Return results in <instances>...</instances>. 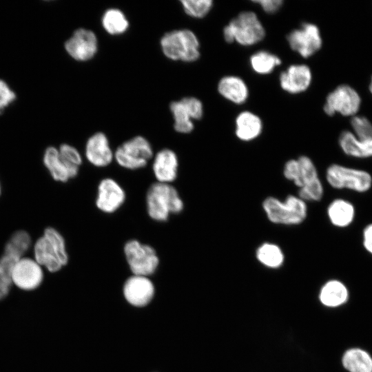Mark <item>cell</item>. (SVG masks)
<instances>
[{"instance_id":"obj_12","label":"cell","mask_w":372,"mask_h":372,"mask_svg":"<svg viewBox=\"0 0 372 372\" xmlns=\"http://www.w3.org/2000/svg\"><path fill=\"white\" fill-rule=\"evenodd\" d=\"M297 159L300 167L298 196L305 202L320 201L324 195V187L315 164L309 157L304 155Z\"/></svg>"},{"instance_id":"obj_28","label":"cell","mask_w":372,"mask_h":372,"mask_svg":"<svg viewBox=\"0 0 372 372\" xmlns=\"http://www.w3.org/2000/svg\"><path fill=\"white\" fill-rule=\"evenodd\" d=\"M256 257L260 263L271 269L280 267L285 260L282 249L272 242L261 244L256 249Z\"/></svg>"},{"instance_id":"obj_42","label":"cell","mask_w":372,"mask_h":372,"mask_svg":"<svg viewBox=\"0 0 372 372\" xmlns=\"http://www.w3.org/2000/svg\"><path fill=\"white\" fill-rule=\"evenodd\" d=\"M43 286H44V285H43ZM44 287H45V286H44ZM45 288H46V287H45ZM46 289H47V288H46ZM47 290H48V289H47ZM49 293H50V291H49ZM50 295H51V294H50ZM52 299H53V298H52ZM53 301H54V299H53ZM54 304H55V306H56L55 302H54Z\"/></svg>"},{"instance_id":"obj_36","label":"cell","mask_w":372,"mask_h":372,"mask_svg":"<svg viewBox=\"0 0 372 372\" xmlns=\"http://www.w3.org/2000/svg\"><path fill=\"white\" fill-rule=\"evenodd\" d=\"M17 99L16 92L3 79H0V114Z\"/></svg>"},{"instance_id":"obj_9","label":"cell","mask_w":372,"mask_h":372,"mask_svg":"<svg viewBox=\"0 0 372 372\" xmlns=\"http://www.w3.org/2000/svg\"><path fill=\"white\" fill-rule=\"evenodd\" d=\"M45 276V269L33 257L27 256L15 262L11 272L13 287L26 292L39 289L43 284Z\"/></svg>"},{"instance_id":"obj_17","label":"cell","mask_w":372,"mask_h":372,"mask_svg":"<svg viewBox=\"0 0 372 372\" xmlns=\"http://www.w3.org/2000/svg\"><path fill=\"white\" fill-rule=\"evenodd\" d=\"M123 294L126 300L135 307L147 304L154 295V286L147 276L133 275L123 285Z\"/></svg>"},{"instance_id":"obj_35","label":"cell","mask_w":372,"mask_h":372,"mask_svg":"<svg viewBox=\"0 0 372 372\" xmlns=\"http://www.w3.org/2000/svg\"><path fill=\"white\" fill-rule=\"evenodd\" d=\"M189 113L193 121L202 118L204 114V107L202 101L194 96H186L180 99Z\"/></svg>"},{"instance_id":"obj_5","label":"cell","mask_w":372,"mask_h":372,"mask_svg":"<svg viewBox=\"0 0 372 372\" xmlns=\"http://www.w3.org/2000/svg\"><path fill=\"white\" fill-rule=\"evenodd\" d=\"M262 207L268 220L276 225H300L308 213L307 202L294 195H288L282 201L273 196L267 197Z\"/></svg>"},{"instance_id":"obj_20","label":"cell","mask_w":372,"mask_h":372,"mask_svg":"<svg viewBox=\"0 0 372 372\" xmlns=\"http://www.w3.org/2000/svg\"><path fill=\"white\" fill-rule=\"evenodd\" d=\"M217 90L224 99L236 105L245 103L249 98V87L246 82L238 76L222 77L218 83Z\"/></svg>"},{"instance_id":"obj_30","label":"cell","mask_w":372,"mask_h":372,"mask_svg":"<svg viewBox=\"0 0 372 372\" xmlns=\"http://www.w3.org/2000/svg\"><path fill=\"white\" fill-rule=\"evenodd\" d=\"M32 240L30 234L25 230L14 231L6 243L3 251L21 258L32 247Z\"/></svg>"},{"instance_id":"obj_19","label":"cell","mask_w":372,"mask_h":372,"mask_svg":"<svg viewBox=\"0 0 372 372\" xmlns=\"http://www.w3.org/2000/svg\"><path fill=\"white\" fill-rule=\"evenodd\" d=\"M178 159L171 149L163 148L154 156L152 171L158 183L170 184L178 176Z\"/></svg>"},{"instance_id":"obj_10","label":"cell","mask_w":372,"mask_h":372,"mask_svg":"<svg viewBox=\"0 0 372 372\" xmlns=\"http://www.w3.org/2000/svg\"><path fill=\"white\" fill-rule=\"evenodd\" d=\"M287 41L293 51L305 59L314 55L322 45L320 29L316 24L309 22L303 23L289 32Z\"/></svg>"},{"instance_id":"obj_21","label":"cell","mask_w":372,"mask_h":372,"mask_svg":"<svg viewBox=\"0 0 372 372\" xmlns=\"http://www.w3.org/2000/svg\"><path fill=\"white\" fill-rule=\"evenodd\" d=\"M262 129L263 123L260 117L251 111H242L236 118L235 134L242 141L255 140L261 134Z\"/></svg>"},{"instance_id":"obj_34","label":"cell","mask_w":372,"mask_h":372,"mask_svg":"<svg viewBox=\"0 0 372 372\" xmlns=\"http://www.w3.org/2000/svg\"><path fill=\"white\" fill-rule=\"evenodd\" d=\"M61 158L68 164L79 167L83 158L79 150L68 143H62L58 147Z\"/></svg>"},{"instance_id":"obj_18","label":"cell","mask_w":372,"mask_h":372,"mask_svg":"<svg viewBox=\"0 0 372 372\" xmlns=\"http://www.w3.org/2000/svg\"><path fill=\"white\" fill-rule=\"evenodd\" d=\"M42 160L45 167L55 181L66 183L78 175L79 167L65 163L61 158L58 147L54 146L46 147Z\"/></svg>"},{"instance_id":"obj_43","label":"cell","mask_w":372,"mask_h":372,"mask_svg":"<svg viewBox=\"0 0 372 372\" xmlns=\"http://www.w3.org/2000/svg\"><path fill=\"white\" fill-rule=\"evenodd\" d=\"M45 286V285H44ZM47 288V287H46ZM48 289V288H47ZM49 291V290H48ZM52 295V294H51ZM53 298V297H52ZM54 299V298H53Z\"/></svg>"},{"instance_id":"obj_26","label":"cell","mask_w":372,"mask_h":372,"mask_svg":"<svg viewBox=\"0 0 372 372\" xmlns=\"http://www.w3.org/2000/svg\"><path fill=\"white\" fill-rule=\"evenodd\" d=\"M105 31L110 35H120L127 32L130 22L124 12L116 8L106 10L101 17Z\"/></svg>"},{"instance_id":"obj_31","label":"cell","mask_w":372,"mask_h":372,"mask_svg":"<svg viewBox=\"0 0 372 372\" xmlns=\"http://www.w3.org/2000/svg\"><path fill=\"white\" fill-rule=\"evenodd\" d=\"M19 259L20 258L4 251L0 257V300L6 298L13 288L11 272Z\"/></svg>"},{"instance_id":"obj_39","label":"cell","mask_w":372,"mask_h":372,"mask_svg":"<svg viewBox=\"0 0 372 372\" xmlns=\"http://www.w3.org/2000/svg\"><path fill=\"white\" fill-rule=\"evenodd\" d=\"M362 244L365 250L372 255V223L367 225L363 229Z\"/></svg>"},{"instance_id":"obj_32","label":"cell","mask_w":372,"mask_h":372,"mask_svg":"<svg viewBox=\"0 0 372 372\" xmlns=\"http://www.w3.org/2000/svg\"><path fill=\"white\" fill-rule=\"evenodd\" d=\"M180 3L186 14L196 19L207 16L214 5L212 0H180Z\"/></svg>"},{"instance_id":"obj_14","label":"cell","mask_w":372,"mask_h":372,"mask_svg":"<svg viewBox=\"0 0 372 372\" xmlns=\"http://www.w3.org/2000/svg\"><path fill=\"white\" fill-rule=\"evenodd\" d=\"M125 198V192L118 182L111 178H105L99 183L95 203L102 212L112 214L123 205Z\"/></svg>"},{"instance_id":"obj_15","label":"cell","mask_w":372,"mask_h":372,"mask_svg":"<svg viewBox=\"0 0 372 372\" xmlns=\"http://www.w3.org/2000/svg\"><path fill=\"white\" fill-rule=\"evenodd\" d=\"M312 72L304 63L292 64L279 76L281 88L287 93L297 94L305 92L311 85Z\"/></svg>"},{"instance_id":"obj_22","label":"cell","mask_w":372,"mask_h":372,"mask_svg":"<svg viewBox=\"0 0 372 372\" xmlns=\"http://www.w3.org/2000/svg\"><path fill=\"white\" fill-rule=\"evenodd\" d=\"M338 143L347 156L356 158L372 157V139H360L352 132L344 131L339 136Z\"/></svg>"},{"instance_id":"obj_1","label":"cell","mask_w":372,"mask_h":372,"mask_svg":"<svg viewBox=\"0 0 372 372\" xmlns=\"http://www.w3.org/2000/svg\"><path fill=\"white\" fill-rule=\"evenodd\" d=\"M34 259L50 274H55L69 261L65 240L52 227H46L43 235L33 243Z\"/></svg>"},{"instance_id":"obj_4","label":"cell","mask_w":372,"mask_h":372,"mask_svg":"<svg viewBox=\"0 0 372 372\" xmlns=\"http://www.w3.org/2000/svg\"><path fill=\"white\" fill-rule=\"evenodd\" d=\"M163 54L172 61L191 63L200 56V42L196 34L191 30L184 28L165 33L160 40Z\"/></svg>"},{"instance_id":"obj_13","label":"cell","mask_w":372,"mask_h":372,"mask_svg":"<svg viewBox=\"0 0 372 372\" xmlns=\"http://www.w3.org/2000/svg\"><path fill=\"white\" fill-rule=\"evenodd\" d=\"M67 54L76 61L92 59L99 49L98 38L94 32L85 28L76 29L64 43Z\"/></svg>"},{"instance_id":"obj_25","label":"cell","mask_w":372,"mask_h":372,"mask_svg":"<svg viewBox=\"0 0 372 372\" xmlns=\"http://www.w3.org/2000/svg\"><path fill=\"white\" fill-rule=\"evenodd\" d=\"M342 364L349 372H372V358L359 348L348 349L342 356Z\"/></svg>"},{"instance_id":"obj_16","label":"cell","mask_w":372,"mask_h":372,"mask_svg":"<svg viewBox=\"0 0 372 372\" xmlns=\"http://www.w3.org/2000/svg\"><path fill=\"white\" fill-rule=\"evenodd\" d=\"M85 156L90 164L97 167L108 166L114 159L109 140L102 132L90 136L85 143Z\"/></svg>"},{"instance_id":"obj_3","label":"cell","mask_w":372,"mask_h":372,"mask_svg":"<svg viewBox=\"0 0 372 372\" xmlns=\"http://www.w3.org/2000/svg\"><path fill=\"white\" fill-rule=\"evenodd\" d=\"M266 31L258 15L253 11H242L225 26L223 38L227 43L251 46L262 41Z\"/></svg>"},{"instance_id":"obj_29","label":"cell","mask_w":372,"mask_h":372,"mask_svg":"<svg viewBox=\"0 0 372 372\" xmlns=\"http://www.w3.org/2000/svg\"><path fill=\"white\" fill-rule=\"evenodd\" d=\"M169 110L174 118V128L176 132L189 134L194 130V121L180 99L171 102Z\"/></svg>"},{"instance_id":"obj_37","label":"cell","mask_w":372,"mask_h":372,"mask_svg":"<svg viewBox=\"0 0 372 372\" xmlns=\"http://www.w3.org/2000/svg\"><path fill=\"white\" fill-rule=\"evenodd\" d=\"M283 175L286 179L292 181L298 187L300 178V167L298 159H290L285 163L283 168Z\"/></svg>"},{"instance_id":"obj_2","label":"cell","mask_w":372,"mask_h":372,"mask_svg":"<svg viewBox=\"0 0 372 372\" xmlns=\"http://www.w3.org/2000/svg\"><path fill=\"white\" fill-rule=\"evenodd\" d=\"M145 200L149 216L158 222H165L171 214H180L184 209V203L177 189L168 183L152 184Z\"/></svg>"},{"instance_id":"obj_7","label":"cell","mask_w":372,"mask_h":372,"mask_svg":"<svg viewBox=\"0 0 372 372\" xmlns=\"http://www.w3.org/2000/svg\"><path fill=\"white\" fill-rule=\"evenodd\" d=\"M154 156L152 147L143 136H136L121 143L114 152V159L122 167L130 170L145 167Z\"/></svg>"},{"instance_id":"obj_33","label":"cell","mask_w":372,"mask_h":372,"mask_svg":"<svg viewBox=\"0 0 372 372\" xmlns=\"http://www.w3.org/2000/svg\"><path fill=\"white\" fill-rule=\"evenodd\" d=\"M353 134L362 140L372 139V123L366 117L353 116L351 120Z\"/></svg>"},{"instance_id":"obj_24","label":"cell","mask_w":372,"mask_h":372,"mask_svg":"<svg viewBox=\"0 0 372 372\" xmlns=\"http://www.w3.org/2000/svg\"><path fill=\"white\" fill-rule=\"evenodd\" d=\"M319 297L320 302L324 305L335 307L347 301L349 291L347 287L341 281L331 280L322 286Z\"/></svg>"},{"instance_id":"obj_27","label":"cell","mask_w":372,"mask_h":372,"mask_svg":"<svg viewBox=\"0 0 372 372\" xmlns=\"http://www.w3.org/2000/svg\"><path fill=\"white\" fill-rule=\"evenodd\" d=\"M282 61L279 56L267 50H259L249 57V65L252 70L260 75L271 73Z\"/></svg>"},{"instance_id":"obj_38","label":"cell","mask_w":372,"mask_h":372,"mask_svg":"<svg viewBox=\"0 0 372 372\" xmlns=\"http://www.w3.org/2000/svg\"><path fill=\"white\" fill-rule=\"evenodd\" d=\"M252 2L258 4L262 10L267 14L277 12L283 4L282 0H255Z\"/></svg>"},{"instance_id":"obj_8","label":"cell","mask_w":372,"mask_h":372,"mask_svg":"<svg viewBox=\"0 0 372 372\" xmlns=\"http://www.w3.org/2000/svg\"><path fill=\"white\" fill-rule=\"evenodd\" d=\"M123 251L133 275L147 277L156 271L159 265V258L155 249L138 240L127 241Z\"/></svg>"},{"instance_id":"obj_11","label":"cell","mask_w":372,"mask_h":372,"mask_svg":"<svg viewBox=\"0 0 372 372\" xmlns=\"http://www.w3.org/2000/svg\"><path fill=\"white\" fill-rule=\"evenodd\" d=\"M360 104L361 99L356 90L342 84L327 95L323 110L329 116L338 112L344 116H353L358 112Z\"/></svg>"},{"instance_id":"obj_23","label":"cell","mask_w":372,"mask_h":372,"mask_svg":"<svg viewBox=\"0 0 372 372\" xmlns=\"http://www.w3.org/2000/svg\"><path fill=\"white\" fill-rule=\"evenodd\" d=\"M327 216L335 227L344 228L354 220L355 209L352 203L344 198H335L327 207Z\"/></svg>"},{"instance_id":"obj_6","label":"cell","mask_w":372,"mask_h":372,"mask_svg":"<svg viewBox=\"0 0 372 372\" xmlns=\"http://www.w3.org/2000/svg\"><path fill=\"white\" fill-rule=\"evenodd\" d=\"M327 183L336 189H349L358 193L372 187V176L366 170L332 164L326 170Z\"/></svg>"},{"instance_id":"obj_40","label":"cell","mask_w":372,"mask_h":372,"mask_svg":"<svg viewBox=\"0 0 372 372\" xmlns=\"http://www.w3.org/2000/svg\"><path fill=\"white\" fill-rule=\"evenodd\" d=\"M369 90L371 93L372 94V78L371 79L370 85H369Z\"/></svg>"},{"instance_id":"obj_41","label":"cell","mask_w":372,"mask_h":372,"mask_svg":"<svg viewBox=\"0 0 372 372\" xmlns=\"http://www.w3.org/2000/svg\"><path fill=\"white\" fill-rule=\"evenodd\" d=\"M1 192H2V187H1V182H0V195L1 194Z\"/></svg>"}]
</instances>
